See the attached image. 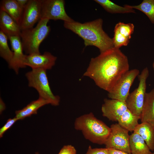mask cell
I'll return each mask as SVG.
<instances>
[{
	"instance_id": "6da1fadb",
	"label": "cell",
	"mask_w": 154,
	"mask_h": 154,
	"mask_svg": "<svg viewBox=\"0 0 154 154\" xmlns=\"http://www.w3.org/2000/svg\"><path fill=\"white\" fill-rule=\"evenodd\" d=\"M129 70L127 57L119 48L114 47L92 58L83 75L92 79L97 86L108 92Z\"/></svg>"
},
{
	"instance_id": "7a4b0ae2",
	"label": "cell",
	"mask_w": 154,
	"mask_h": 154,
	"mask_svg": "<svg viewBox=\"0 0 154 154\" xmlns=\"http://www.w3.org/2000/svg\"><path fill=\"white\" fill-rule=\"evenodd\" d=\"M103 20L99 18L83 23L64 22L63 25L82 38L85 46L96 47L102 53L114 47L113 39L103 30Z\"/></svg>"
},
{
	"instance_id": "3957f363",
	"label": "cell",
	"mask_w": 154,
	"mask_h": 154,
	"mask_svg": "<svg viewBox=\"0 0 154 154\" xmlns=\"http://www.w3.org/2000/svg\"><path fill=\"white\" fill-rule=\"evenodd\" d=\"M74 125L75 128L81 131L86 139L100 145L104 144L111 131L110 127L97 119L92 113L76 118Z\"/></svg>"
},
{
	"instance_id": "277c9868",
	"label": "cell",
	"mask_w": 154,
	"mask_h": 154,
	"mask_svg": "<svg viewBox=\"0 0 154 154\" xmlns=\"http://www.w3.org/2000/svg\"><path fill=\"white\" fill-rule=\"evenodd\" d=\"M49 20L40 19L35 27L21 30L20 35L23 50L27 55L41 54L39 48L50 31Z\"/></svg>"
},
{
	"instance_id": "5b68a950",
	"label": "cell",
	"mask_w": 154,
	"mask_h": 154,
	"mask_svg": "<svg viewBox=\"0 0 154 154\" xmlns=\"http://www.w3.org/2000/svg\"><path fill=\"white\" fill-rule=\"evenodd\" d=\"M46 70L42 68L32 69L25 74L28 86L35 88L38 93L39 97L48 101L54 106L59 105L60 98L54 95L51 89L46 73Z\"/></svg>"
},
{
	"instance_id": "8992f818",
	"label": "cell",
	"mask_w": 154,
	"mask_h": 154,
	"mask_svg": "<svg viewBox=\"0 0 154 154\" xmlns=\"http://www.w3.org/2000/svg\"><path fill=\"white\" fill-rule=\"evenodd\" d=\"M148 68L145 67L138 76L139 81L138 87L130 93L125 101L128 109L133 113L140 116L146 93V80L149 75Z\"/></svg>"
},
{
	"instance_id": "52a82bcc",
	"label": "cell",
	"mask_w": 154,
	"mask_h": 154,
	"mask_svg": "<svg viewBox=\"0 0 154 154\" xmlns=\"http://www.w3.org/2000/svg\"><path fill=\"white\" fill-rule=\"evenodd\" d=\"M139 73V70L137 69L129 70L125 73L108 92V97L125 102L131 87Z\"/></svg>"
},
{
	"instance_id": "ba28073f",
	"label": "cell",
	"mask_w": 154,
	"mask_h": 154,
	"mask_svg": "<svg viewBox=\"0 0 154 154\" xmlns=\"http://www.w3.org/2000/svg\"><path fill=\"white\" fill-rule=\"evenodd\" d=\"M110 128V134L104 144L106 148L131 153L129 131L117 123L111 125Z\"/></svg>"
},
{
	"instance_id": "9c48e42d",
	"label": "cell",
	"mask_w": 154,
	"mask_h": 154,
	"mask_svg": "<svg viewBox=\"0 0 154 154\" xmlns=\"http://www.w3.org/2000/svg\"><path fill=\"white\" fill-rule=\"evenodd\" d=\"M42 19L67 22L74 21L66 13L63 0H41L40 19Z\"/></svg>"
},
{
	"instance_id": "30bf717a",
	"label": "cell",
	"mask_w": 154,
	"mask_h": 154,
	"mask_svg": "<svg viewBox=\"0 0 154 154\" xmlns=\"http://www.w3.org/2000/svg\"><path fill=\"white\" fill-rule=\"evenodd\" d=\"M41 0H29L23 9L19 23L21 30L33 27L41 18Z\"/></svg>"
},
{
	"instance_id": "8fae6325",
	"label": "cell",
	"mask_w": 154,
	"mask_h": 154,
	"mask_svg": "<svg viewBox=\"0 0 154 154\" xmlns=\"http://www.w3.org/2000/svg\"><path fill=\"white\" fill-rule=\"evenodd\" d=\"M56 59V56L48 52H45L42 54H26L24 64L32 69L42 68L46 70L52 68Z\"/></svg>"
},
{
	"instance_id": "7c38bea8",
	"label": "cell",
	"mask_w": 154,
	"mask_h": 154,
	"mask_svg": "<svg viewBox=\"0 0 154 154\" xmlns=\"http://www.w3.org/2000/svg\"><path fill=\"white\" fill-rule=\"evenodd\" d=\"M127 109L125 102L116 99H105L101 110L103 116L111 121H117Z\"/></svg>"
},
{
	"instance_id": "4fadbf2b",
	"label": "cell",
	"mask_w": 154,
	"mask_h": 154,
	"mask_svg": "<svg viewBox=\"0 0 154 154\" xmlns=\"http://www.w3.org/2000/svg\"><path fill=\"white\" fill-rule=\"evenodd\" d=\"M12 50L13 52L11 60L8 65L9 67L13 69L17 74L20 68H25L24 64L26 54L23 53V49L20 37L11 36L9 37Z\"/></svg>"
},
{
	"instance_id": "5bb4252c",
	"label": "cell",
	"mask_w": 154,
	"mask_h": 154,
	"mask_svg": "<svg viewBox=\"0 0 154 154\" xmlns=\"http://www.w3.org/2000/svg\"><path fill=\"white\" fill-rule=\"evenodd\" d=\"M134 28L132 23L125 24L121 22L117 23L114 28L112 38L114 47L119 49L123 46H127L133 32Z\"/></svg>"
},
{
	"instance_id": "9a60e30c",
	"label": "cell",
	"mask_w": 154,
	"mask_h": 154,
	"mask_svg": "<svg viewBox=\"0 0 154 154\" xmlns=\"http://www.w3.org/2000/svg\"><path fill=\"white\" fill-rule=\"evenodd\" d=\"M0 28L8 38L11 36L20 37L21 30L18 24L7 13L0 10Z\"/></svg>"
},
{
	"instance_id": "2e32d148",
	"label": "cell",
	"mask_w": 154,
	"mask_h": 154,
	"mask_svg": "<svg viewBox=\"0 0 154 154\" xmlns=\"http://www.w3.org/2000/svg\"><path fill=\"white\" fill-rule=\"evenodd\" d=\"M140 119L154 128V88L146 94Z\"/></svg>"
},
{
	"instance_id": "e0dca14e",
	"label": "cell",
	"mask_w": 154,
	"mask_h": 154,
	"mask_svg": "<svg viewBox=\"0 0 154 154\" xmlns=\"http://www.w3.org/2000/svg\"><path fill=\"white\" fill-rule=\"evenodd\" d=\"M49 104L48 101L39 97L37 100L31 102L22 109L16 111L15 117L18 120L36 114L40 108Z\"/></svg>"
},
{
	"instance_id": "ac0fdd59",
	"label": "cell",
	"mask_w": 154,
	"mask_h": 154,
	"mask_svg": "<svg viewBox=\"0 0 154 154\" xmlns=\"http://www.w3.org/2000/svg\"><path fill=\"white\" fill-rule=\"evenodd\" d=\"M134 132L139 134L144 141L149 149L154 150V128L149 124L142 122L139 124Z\"/></svg>"
},
{
	"instance_id": "d6986e66",
	"label": "cell",
	"mask_w": 154,
	"mask_h": 154,
	"mask_svg": "<svg viewBox=\"0 0 154 154\" xmlns=\"http://www.w3.org/2000/svg\"><path fill=\"white\" fill-rule=\"evenodd\" d=\"M129 145L132 154H154L141 137L135 132L130 135Z\"/></svg>"
},
{
	"instance_id": "ffe728a7",
	"label": "cell",
	"mask_w": 154,
	"mask_h": 154,
	"mask_svg": "<svg viewBox=\"0 0 154 154\" xmlns=\"http://www.w3.org/2000/svg\"><path fill=\"white\" fill-rule=\"evenodd\" d=\"M0 10L4 11L19 24L23 10L17 0H3L0 3Z\"/></svg>"
},
{
	"instance_id": "44dd1931",
	"label": "cell",
	"mask_w": 154,
	"mask_h": 154,
	"mask_svg": "<svg viewBox=\"0 0 154 154\" xmlns=\"http://www.w3.org/2000/svg\"><path fill=\"white\" fill-rule=\"evenodd\" d=\"M140 116L133 113L127 109L118 119V124L121 127L129 131H134L139 125L138 120Z\"/></svg>"
},
{
	"instance_id": "7402d4cb",
	"label": "cell",
	"mask_w": 154,
	"mask_h": 154,
	"mask_svg": "<svg viewBox=\"0 0 154 154\" xmlns=\"http://www.w3.org/2000/svg\"><path fill=\"white\" fill-rule=\"evenodd\" d=\"M94 1L100 5L107 11L112 13H133L135 10L130 7L128 5L124 7L118 5L109 0H95Z\"/></svg>"
},
{
	"instance_id": "603a6c76",
	"label": "cell",
	"mask_w": 154,
	"mask_h": 154,
	"mask_svg": "<svg viewBox=\"0 0 154 154\" xmlns=\"http://www.w3.org/2000/svg\"><path fill=\"white\" fill-rule=\"evenodd\" d=\"M8 37L0 31V56L5 60L8 65L12 59L13 52L10 49L7 42Z\"/></svg>"
},
{
	"instance_id": "cb8c5ba5",
	"label": "cell",
	"mask_w": 154,
	"mask_h": 154,
	"mask_svg": "<svg viewBox=\"0 0 154 154\" xmlns=\"http://www.w3.org/2000/svg\"><path fill=\"white\" fill-rule=\"evenodd\" d=\"M129 6L138 10L145 14L151 22L154 23V0H143L139 5Z\"/></svg>"
},
{
	"instance_id": "d4e9b609",
	"label": "cell",
	"mask_w": 154,
	"mask_h": 154,
	"mask_svg": "<svg viewBox=\"0 0 154 154\" xmlns=\"http://www.w3.org/2000/svg\"><path fill=\"white\" fill-rule=\"evenodd\" d=\"M18 120L15 117L13 119L9 118L8 119L5 124L0 129V137H2L5 132Z\"/></svg>"
},
{
	"instance_id": "484cf974",
	"label": "cell",
	"mask_w": 154,
	"mask_h": 154,
	"mask_svg": "<svg viewBox=\"0 0 154 154\" xmlns=\"http://www.w3.org/2000/svg\"><path fill=\"white\" fill-rule=\"evenodd\" d=\"M85 154H109L108 148H92L90 146Z\"/></svg>"
},
{
	"instance_id": "4316f807",
	"label": "cell",
	"mask_w": 154,
	"mask_h": 154,
	"mask_svg": "<svg viewBox=\"0 0 154 154\" xmlns=\"http://www.w3.org/2000/svg\"><path fill=\"white\" fill-rule=\"evenodd\" d=\"M76 151L73 146L67 145L64 146L58 154H76Z\"/></svg>"
},
{
	"instance_id": "83f0119b",
	"label": "cell",
	"mask_w": 154,
	"mask_h": 154,
	"mask_svg": "<svg viewBox=\"0 0 154 154\" xmlns=\"http://www.w3.org/2000/svg\"><path fill=\"white\" fill-rule=\"evenodd\" d=\"M109 154H132L112 148H108Z\"/></svg>"
},
{
	"instance_id": "f1b7e54d",
	"label": "cell",
	"mask_w": 154,
	"mask_h": 154,
	"mask_svg": "<svg viewBox=\"0 0 154 154\" xmlns=\"http://www.w3.org/2000/svg\"><path fill=\"white\" fill-rule=\"evenodd\" d=\"M19 5L23 10L27 4L29 0H17Z\"/></svg>"
},
{
	"instance_id": "f546056e",
	"label": "cell",
	"mask_w": 154,
	"mask_h": 154,
	"mask_svg": "<svg viewBox=\"0 0 154 154\" xmlns=\"http://www.w3.org/2000/svg\"><path fill=\"white\" fill-rule=\"evenodd\" d=\"M0 112H1L5 109V104L1 98H0Z\"/></svg>"
},
{
	"instance_id": "4dcf8cb0",
	"label": "cell",
	"mask_w": 154,
	"mask_h": 154,
	"mask_svg": "<svg viewBox=\"0 0 154 154\" xmlns=\"http://www.w3.org/2000/svg\"><path fill=\"white\" fill-rule=\"evenodd\" d=\"M153 69L154 70V61L153 64Z\"/></svg>"
},
{
	"instance_id": "1f68e13d",
	"label": "cell",
	"mask_w": 154,
	"mask_h": 154,
	"mask_svg": "<svg viewBox=\"0 0 154 154\" xmlns=\"http://www.w3.org/2000/svg\"><path fill=\"white\" fill-rule=\"evenodd\" d=\"M35 154H39V153H38L37 152V153H35Z\"/></svg>"
}]
</instances>
